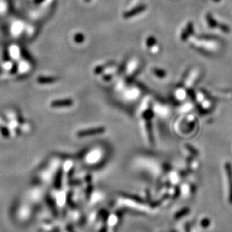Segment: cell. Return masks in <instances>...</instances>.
<instances>
[{"mask_svg": "<svg viewBox=\"0 0 232 232\" xmlns=\"http://www.w3.org/2000/svg\"><path fill=\"white\" fill-rule=\"evenodd\" d=\"M105 128L103 127H97L88 128V129L80 130L77 131L76 135L78 137H85V136H96V135L102 134L105 133Z\"/></svg>", "mask_w": 232, "mask_h": 232, "instance_id": "cell-1", "label": "cell"}, {"mask_svg": "<svg viewBox=\"0 0 232 232\" xmlns=\"http://www.w3.org/2000/svg\"><path fill=\"white\" fill-rule=\"evenodd\" d=\"M145 46L149 51V52L153 54H158L160 51V46L154 36H151L148 37L145 39Z\"/></svg>", "mask_w": 232, "mask_h": 232, "instance_id": "cell-2", "label": "cell"}, {"mask_svg": "<svg viewBox=\"0 0 232 232\" xmlns=\"http://www.w3.org/2000/svg\"><path fill=\"white\" fill-rule=\"evenodd\" d=\"M147 6L145 5H140L138 6L135 7V8H132L130 11L124 12V15H123V17L125 19L131 18V17H135V16L140 15L142 12H143L144 11L146 10Z\"/></svg>", "mask_w": 232, "mask_h": 232, "instance_id": "cell-3", "label": "cell"}, {"mask_svg": "<svg viewBox=\"0 0 232 232\" xmlns=\"http://www.w3.org/2000/svg\"><path fill=\"white\" fill-rule=\"evenodd\" d=\"M74 104L73 100L70 98L62 100H56L51 103V106L53 108H64V107H70Z\"/></svg>", "mask_w": 232, "mask_h": 232, "instance_id": "cell-4", "label": "cell"}, {"mask_svg": "<svg viewBox=\"0 0 232 232\" xmlns=\"http://www.w3.org/2000/svg\"><path fill=\"white\" fill-rule=\"evenodd\" d=\"M227 175L228 179V185H229V201L232 203V168L231 165L229 163L225 164Z\"/></svg>", "mask_w": 232, "mask_h": 232, "instance_id": "cell-5", "label": "cell"}, {"mask_svg": "<svg viewBox=\"0 0 232 232\" xmlns=\"http://www.w3.org/2000/svg\"><path fill=\"white\" fill-rule=\"evenodd\" d=\"M57 81V78L55 77L50 76H39L37 78V82L39 84H52Z\"/></svg>", "mask_w": 232, "mask_h": 232, "instance_id": "cell-6", "label": "cell"}, {"mask_svg": "<svg viewBox=\"0 0 232 232\" xmlns=\"http://www.w3.org/2000/svg\"><path fill=\"white\" fill-rule=\"evenodd\" d=\"M152 71H153V74H154L156 77H158V78H165L167 75L166 71L161 68H154Z\"/></svg>", "mask_w": 232, "mask_h": 232, "instance_id": "cell-7", "label": "cell"}, {"mask_svg": "<svg viewBox=\"0 0 232 232\" xmlns=\"http://www.w3.org/2000/svg\"><path fill=\"white\" fill-rule=\"evenodd\" d=\"M192 27H193V26L191 23L188 24V26H187V27H186V29L182 32V35H181V38H182V40H185V38H188V36H189L190 33H191V31L192 30Z\"/></svg>", "mask_w": 232, "mask_h": 232, "instance_id": "cell-8", "label": "cell"}, {"mask_svg": "<svg viewBox=\"0 0 232 232\" xmlns=\"http://www.w3.org/2000/svg\"><path fill=\"white\" fill-rule=\"evenodd\" d=\"M84 39H85L84 36L81 33H76V34L75 35V36H74V41L78 44L82 43V42L84 41Z\"/></svg>", "mask_w": 232, "mask_h": 232, "instance_id": "cell-9", "label": "cell"}, {"mask_svg": "<svg viewBox=\"0 0 232 232\" xmlns=\"http://www.w3.org/2000/svg\"><path fill=\"white\" fill-rule=\"evenodd\" d=\"M0 131H1V133H2V136L5 137V138L9 136V131H8V130L7 129L6 127H2L0 128Z\"/></svg>", "mask_w": 232, "mask_h": 232, "instance_id": "cell-10", "label": "cell"}, {"mask_svg": "<svg viewBox=\"0 0 232 232\" xmlns=\"http://www.w3.org/2000/svg\"><path fill=\"white\" fill-rule=\"evenodd\" d=\"M202 223H203V227H208L210 225V220L209 219H204V220L202 221Z\"/></svg>", "mask_w": 232, "mask_h": 232, "instance_id": "cell-11", "label": "cell"}, {"mask_svg": "<svg viewBox=\"0 0 232 232\" xmlns=\"http://www.w3.org/2000/svg\"><path fill=\"white\" fill-rule=\"evenodd\" d=\"M17 66L16 63H15V64L13 65V66H12V69H11V73H15L16 72H17Z\"/></svg>", "mask_w": 232, "mask_h": 232, "instance_id": "cell-12", "label": "cell"}, {"mask_svg": "<svg viewBox=\"0 0 232 232\" xmlns=\"http://www.w3.org/2000/svg\"><path fill=\"white\" fill-rule=\"evenodd\" d=\"M4 54H5L4 58H5V60H9V57H8V52L6 51H5Z\"/></svg>", "mask_w": 232, "mask_h": 232, "instance_id": "cell-13", "label": "cell"}, {"mask_svg": "<svg viewBox=\"0 0 232 232\" xmlns=\"http://www.w3.org/2000/svg\"><path fill=\"white\" fill-rule=\"evenodd\" d=\"M44 0H35V2L36 3V4H39V3H41L43 2Z\"/></svg>", "mask_w": 232, "mask_h": 232, "instance_id": "cell-14", "label": "cell"}, {"mask_svg": "<svg viewBox=\"0 0 232 232\" xmlns=\"http://www.w3.org/2000/svg\"><path fill=\"white\" fill-rule=\"evenodd\" d=\"M84 1H85V2H90V1H91V0H84Z\"/></svg>", "mask_w": 232, "mask_h": 232, "instance_id": "cell-15", "label": "cell"}]
</instances>
